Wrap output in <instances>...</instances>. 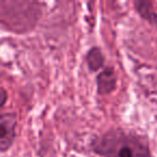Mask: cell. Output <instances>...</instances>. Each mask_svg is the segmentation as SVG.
Wrapping results in <instances>:
<instances>
[{"label":"cell","mask_w":157,"mask_h":157,"mask_svg":"<svg viewBox=\"0 0 157 157\" xmlns=\"http://www.w3.org/2000/svg\"><path fill=\"white\" fill-rule=\"evenodd\" d=\"M86 60H87V66L92 71H98L101 69L105 63V57L101 53L100 48H93L88 51L86 55Z\"/></svg>","instance_id":"cell-5"},{"label":"cell","mask_w":157,"mask_h":157,"mask_svg":"<svg viewBox=\"0 0 157 157\" xmlns=\"http://www.w3.org/2000/svg\"><path fill=\"white\" fill-rule=\"evenodd\" d=\"M116 87V75L112 68H107L97 76V93L99 95H109Z\"/></svg>","instance_id":"cell-3"},{"label":"cell","mask_w":157,"mask_h":157,"mask_svg":"<svg viewBox=\"0 0 157 157\" xmlns=\"http://www.w3.org/2000/svg\"><path fill=\"white\" fill-rule=\"evenodd\" d=\"M92 148L103 157H152L148 145L135 133L112 129L92 141Z\"/></svg>","instance_id":"cell-1"},{"label":"cell","mask_w":157,"mask_h":157,"mask_svg":"<svg viewBox=\"0 0 157 157\" xmlns=\"http://www.w3.org/2000/svg\"><path fill=\"white\" fill-rule=\"evenodd\" d=\"M135 7H136V10L138 11V13H139L144 20L148 21V22L152 23V24L157 25V14L155 13L152 3L146 2V1H136Z\"/></svg>","instance_id":"cell-4"},{"label":"cell","mask_w":157,"mask_h":157,"mask_svg":"<svg viewBox=\"0 0 157 157\" xmlns=\"http://www.w3.org/2000/svg\"><path fill=\"white\" fill-rule=\"evenodd\" d=\"M16 114L0 109V151L6 152L14 143L16 136Z\"/></svg>","instance_id":"cell-2"},{"label":"cell","mask_w":157,"mask_h":157,"mask_svg":"<svg viewBox=\"0 0 157 157\" xmlns=\"http://www.w3.org/2000/svg\"><path fill=\"white\" fill-rule=\"evenodd\" d=\"M8 100V93L3 87H0V109L5 107L6 102Z\"/></svg>","instance_id":"cell-6"}]
</instances>
